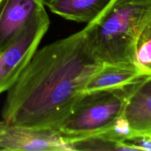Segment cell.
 I'll list each match as a JSON object with an SVG mask.
<instances>
[{
  "mask_svg": "<svg viewBox=\"0 0 151 151\" xmlns=\"http://www.w3.org/2000/svg\"><path fill=\"white\" fill-rule=\"evenodd\" d=\"M102 64L93 49L89 24L36 50L7 91L2 120L58 131L84 95L87 81Z\"/></svg>",
  "mask_w": 151,
  "mask_h": 151,
  "instance_id": "cell-1",
  "label": "cell"
},
{
  "mask_svg": "<svg viewBox=\"0 0 151 151\" xmlns=\"http://www.w3.org/2000/svg\"><path fill=\"white\" fill-rule=\"evenodd\" d=\"M151 16V0H113L90 23V38L103 63L135 65V42L144 22Z\"/></svg>",
  "mask_w": 151,
  "mask_h": 151,
  "instance_id": "cell-2",
  "label": "cell"
},
{
  "mask_svg": "<svg viewBox=\"0 0 151 151\" xmlns=\"http://www.w3.org/2000/svg\"><path fill=\"white\" fill-rule=\"evenodd\" d=\"M146 77L122 88L83 95L58 129L59 135L68 143L106 131L124 114L129 97Z\"/></svg>",
  "mask_w": 151,
  "mask_h": 151,
  "instance_id": "cell-3",
  "label": "cell"
},
{
  "mask_svg": "<svg viewBox=\"0 0 151 151\" xmlns=\"http://www.w3.org/2000/svg\"><path fill=\"white\" fill-rule=\"evenodd\" d=\"M50 26L45 10L38 13L26 25L15 41L0 53V94L14 84Z\"/></svg>",
  "mask_w": 151,
  "mask_h": 151,
  "instance_id": "cell-4",
  "label": "cell"
},
{
  "mask_svg": "<svg viewBox=\"0 0 151 151\" xmlns=\"http://www.w3.org/2000/svg\"><path fill=\"white\" fill-rule=\"evenodd\" d=\"M0 150L70 151L57 131L33 128L0 122Z\"/></svg>",
  "mask_w": 151,
  "mask_h": 151,
  "instance_id": "cell-5",
  "label": "cell"
},
{
  "mask_svg": "<svg viewBox=\"0 0 151 151\" xmlns=\"http://www.w3.org/2000/svg\"><path fill=\"white\" fill-rule=\"evenodd\" d=\"M44 0H0V53L15 41L26 25L45 10Z\"/></svg>",
  "mask_w": 151,
  "mask_h": 151,
  "instance_id": "cell-6",
  "label": "cell"
},
{
  "mask_svg": "<svg viewBox=\"0 0 151 151\" xmlns=\"http://www.w3.org/2000/svg\"><path fill=\"white\" fill-rule=\"evenodd\" d=\"M150 75H145L135 65L103 63L92 75L84 86L86 94L126 86Z\"/></svg>",
  "mask_w": 151,
  "mask_h": 151,
  "instance_id": "cell-7",
  "label": "cell"
},
{
  "mask_svg": "<svg viewBox=\"0 0 151 151\" xmlns=\"http://www.w3.org/2000/svg\"><path fill=\"white\" fill-rule=\"evenodd\" d=\"M124 115L133 136L151 135V76L145 78L129 97Z\"/></svg>",
  "mask_w": 151,
  "mask_h": 151,
  "instance_id": "cell-8",
  "label": "cell"
},
{
  "mask_svg": "<svg viewBox=\"0 0 151 151\" xmlns=\"http://www.w3.org/2000/svg\"><path fill=\"white\" fill-rule=\"evenodd\" d=\"M113 0H47L52 13L68 20L90 24L96 20Z\"/></svg>",
  "mask_w": 151,
  "mask_h": 151,
  "instance_id": "cell-9",
  "label": "cell"
},
{
  "mask_svg": "<svg viewBox=\"0 0 151 151\" xmlns=\"http://www.w3.org/2000/svg\"><path fill=\"white\" fill-rule=\"evenodd\" d=\"M134 52L136 66L145 75L151 76V16L138 32Z\"/></svg>",
  "mask_w": 151,
  "mask_h": 151,
  "instance_id": "cell-10",
  "label": "cell"
},
{
  "mask_svg": "<svg viewBox=\"0 0 151 151\" xmlns=\"http://www.w3.org/2000/svg\"><path fill=\"white\" fill-rule=\"evenodd\" d=\"M71 150H133L124 143L113 141L102 134L70 142Z\"/></svg>",
  "mask_w": 151,
  "mask_h": 151,
  "instance_id": "cell-11",
  "label": "cell"
},
{
  "mask_svg": "<svg viewBox=\"0 0 151 151\" xmlns=\"http://www.w3.org/2000/svg\"><path fill=\"white\" fill-rule=\"evenodd\" d=\"M124 143L134 150L151 151V135L132 136Z\"/></svg>",
  "mask_w": 151,
  "mask_h": 151,
  "instance_id": "cell-12",
  "label": "cell"
}]
</instances>
